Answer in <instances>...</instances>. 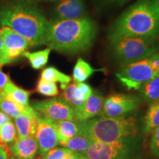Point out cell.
<instances>
[{
  "instance_id": "cell-29",
  "label": "cell",
  "mask_w": 159,
  "mask_h": 159,
  "mask_svg": "<svg viewBox=\"0 0 159 159\" xmlns=\"http://www.w3.org/2000/svg\"><path fill=\"white\" fill-rule=\"evenodd\" d=\"M150 147L152 153L159 158V126L152 131Z\"/></svg>"
},
{
  "instance_id": "cell-1",
  "label": "cell",
  "mask_w": 159,
  "mask_h": 159,
  "mask_svg": "<svg viewBox=\"0 0 159 159\" xmlns=\"http://www.w3.org/2000/svg\"><path fill=\"white\" fill-rule=\"evenodd\" d=\"M97 34V24L89 17L49 21L45 45L51 49L77 54L89 50Z\"/></svg>"
},
{
  "instance_id": "cell-32",
  "label": "cell",
  "mask_w": 159,
  "mask_h": 159,
  "mask_svg": "<svg viewBox=\"0 0 159 159\" xmlns=\"http://www.w3.org/2000/svg\"><path fill=\"white\" fill-rule=\"evenodd\" d=\"M4 65H7V63H6L5 54H4L3 38L0 32V66H2Z\"/></svg>"
},
{
  "instance_id": "cell-20",
  "label": "cell",
  "mask_w": 159,
  "mask_h": 159,
  "mask_svg": "<svg viewBox=\"0 0 159 159\" xmlns=\"http://www.w3.org/2000/svg\"><path fill=\"white\" fill-rule=\"evenodd\" d=\"M41 80L48 82L52 83H59L61 85V88L64 89L68 86L70 83L72 78L68 75H66L64 73L61 72L58 69L54 66H49L43 69L41 74Z\"/></svg>"
},
{
  "instance_id": "cell-10",
  "label": "cell",
  "mask_w": 159,
  "mask_h": 159,
  "mask_svg": "<svg viewBox=\"0 0 159 159\" xmlns=\"http://www.w3.org/2000/svg\"><path fill=\"white\" fill-rule=\"evenodd\" d=\"M0 32L3 38L4 54L7 64L11 63L22 56L30 47L25 38L7 27H2Z\"/></svg>"
},
{
  "instance_id": "cell-9",
  "label": "cell",
  "mask_w": 159,
  "mask_h": 159,
  "mask_svg": "<svg viewBox=\"0 0 159 159\" xmlns=\"http://www.w3.org/2000/svg\"><path fill=\"white\" fill-rule=\"evenodd\" d=\"M30 106L40 114L52 121H75L74 110L62 97L34 101L31 102Z\"/></svg>"
},
{
  "instance_id": "cell-15",
  "label": "cell",
  "mask_w": 159,
  "mask_h": 159,
  "mask_svg": "<svg viewBox=\"0 0 159 159\" xmlns=\"http://www.w3.org/2000/svg\"><path fill=\"white\" fill-rule=\"evenodd\" d=\"M103 102L104 97L102 94L98 91H93V93L85 101L83 108L79 111H74L75 121L80 122L100 116L102 111Z\"/></svg>"
},
{
  "instance_id": "cell-31",
  "label": "cell",
  "mask_w": 159,
  "mask_h": 159,
  "mask_svg": "<svg viewBox=\"0 0 159 159\" xmlns=\"http://www.w3.org/2000/svg\"><path fill=\"white\" fill-rule=\"evenodd\" d=\"M11 80L8 75L4 73L1 70V69H0V95L2 94L4 89H5V87L7 85V83L11 82Z\"/></svg>"
},
{
  "instance_id": "cell-23",
  "label": "cell",
  "mask_w": 159,
  "mask_h": 159,
  "mask_svg": "<svg viewBox=\"0 0 159 159\" xmlns=\"http://www.w3.org/2000/svg\"><path fill=\"white\" fill-rule=\"evenodd\" d=\"M50 52V48H47L43 50L34 52H25L23 53L22 56L28 60L33 69H41L48 63Z\"/></svg>"
},
{
  "instance_id": "cell-21",
  "label": "cell",
  "mask_w": 159,
  "mask_h": 159,
  "mask_svg": "<svg viewBox=\"0 0 159 159\" xmlns=\"http://www.w3.org/2000/svg\"><path fill=\"white\" fill-rule=\"evenodd\" d=\"M141 96L149 104L159 101V75H156L139 89Z\"/></svg>"
},
{
  "instance_id": "cell-28",
  "label": "cell",
  "mask_w": 159,
  "mask_h": 159,
  "mask_svg": "<svg viewBox=\"0 0 159 159\" xmlns=\"http://www.w3.org/2000/svg\"><path fill=\"white\" fill-rule=\"evenodd\" d=\"M75 152L65 148H53L42 155V159H66Z\"/></svg>"
},
{
  "instance_id": "cell-3",
  "label": "cell",
  "mask_w": 159,
  "mask_h": 159,
  "mask_svg": "<svg viewBox=\"0 0 159 159\" xmlns=\"http://www.w3.org/2000/svg\"><path fill=\"white\" fill-rule=\"evenodd\" d=\"M159 35V8L155 0H137L113 24L109 38L141 37L156 39Z\"/></svg>"
},
{
  "instance_id": "cell-19",
  "label": "cell",
  "mask_w": 159,
  "mask_h": 159,
  "mask_svg": "<svg viewBox=\"0 0 159 159\" xmlns=\"http://www.w3.org/2000/svg\"><path fill=\"white\" fill-rule=\"evenodd\" d=\"M102 71H103V69H94L83 59L78 58L73 69L72 79L75 83H84L95 72Z\"/></svg>"
},
{
  "instance_id": "cell-18",
  "label": "cell",
  "mask_w": 159,
  "mask_h": 159,
  "mask_svg": "<svg viewBox=\"0 0 159 159\" xmlns=\"http://www.w3.org/2000/svg\"><path fill=\"white\" fill-rule=\"evenodd\" d=\"M53 124L56 129L59 144L69 140L79 133L78 124L75 121H53Z\"/></svg>"
},
{
  "instance_id": "cell-6",
  "label": "cell",
  "mask_w": 159,
  "mask_h": 159,
  "mask_svg": "<svg viewBox=\"0 0 159 159\" xmlns=\"http://www.w3.org/2000/svg\"><path fill=\"white\" fill-rule=\"evenodd\" d=\"M116 77L128 90H139L156 76L149 58L123 64L116 74Z\"/></svg>"
},
{
  "instance_id": "cell-26",
  "label": "cell",
  "mask_w": 159,
  "mask_h": 159,
  "mask_svg": "<svg viewBox=\"0 0 159 159\" xmlns=\"http://www.w3.org/2000/svg\"><path fill=\"white\" fill-rule=\"evenodd\" d=\"M26 107H23L13 101L0 96V111L8 115L11 118L16 119L25 111Z\"/></svg>"
},
{
  "instance_id": "cell-27",
  "label": "cell",
  "mask_w": 159,
  "mask_h": 159,
  "mask_svg": "<svg viewBox=\"0 0 159 159\" xmlns=\"http://www.w3.org/2000/svg\"><path fill=\"white\" fill-rule=\"evenodd\" d=\"M35 90L39 94L47 97H55L59 94L58 88L55 83L48 82L40 79Z\"/></svg>"
},
{
  "instance_id": "cell-40",
  "label": "cell",
  "mask_w": 159,
  "mask_h": 159,
  "mask_svg": "<svg viewBox=\"0 0 159 159\" xmlns=\"http://www.w3.org/2000/svg\"><path fill=\"white\" fill-rule=\"evenodd\" d=\"M8 159H19V158H16V157H14V156H11V157H9Z\"/></svg>"
},
{
  "instance_id": "cell-35",
  "label": "cell",
  "mask_w": 159,
  "mask_h": 159,
  "mask_svg": "<svg viewBox=\"0 0 159 159\" xmlns=\"http://www.w3.org/2000/svg\"><path fill=\"white\" fill-rule=\"evenodd\" d=\"M11 120V118L8 116V115L6 114L5 113L3 112V111H0V128H1L2 125Z\"/></svg>"
},
{
  "instance_id": "cell-13",
  "label": "cell",
  "mask_w": 159,
  "mask_h": 159,
  "mask_svg": "<svg viewBox=\"0 0 159 159\" xmlns=\"http://www.w3.org/2000/svg\"><path fill=\"white\" fill-rule=\"evenodd\" d=\"M92 93L93 89L88 83H71L63 90L61 97L73 108L74 111H77L83 108L85 101Z\"/></svg>"
},
{
  "instance_id": "cell-17",
  "label": "cell",
  "mask_w": 159,
  "mask_h": 159,
  "mask_svg": "<svg viewBox=\"0 0 159 159\" xmlns=\"http://www.w3.org/2000/svg\"><path fill=\"white\" fill-rule=\"evenodd\" d=\"M0 96L10 99L23 107L29 106L30 91L25 90L14 84L12 81L7 83Z\"/></svg>"
},
{
  "instance_id": "cell-30",
  "label": "cell",
  "mask_w": 159,
  "mask_h": 159,
  "mask_svg": "<svg viewBox=\"0 0 159 159\" xmlns=\"http://www.w3.org/2000/svg\"><path fill=\"white\" fill-rule=\"evenodd\" d=\"M148 58L155 74L156 75H159V53L157 52Z\"/></svg>"
},
{
  "instance_id": "cell-12",
  "label": "cell",
  "mask_w": 159,
  "mask_h": 159,
  "mask_svg": "<svg viewBox=\"0 0 159 159\" xmlns=\"http://www.w3.org/2000/svg\"><path fill=\"white\" fill-rule=\"evenodd\" d=\"M86 13L84 0H60L53 11L55 20L81 19Z\"/></svg>"
},
{
  "instance_id": "cell-36",
  "label": "cell",
  "mask_w": 159,
  "mask_h": 159,
  "mask_svg": "<svg viewBox=\"0 0 159 159\" xmlns=\"http://www.w3.org/2000/svg\"><path fill=\"white\" fill-rule=\"evenodd\" d=\"M77 159H90V158H89L87 156H85V154L78 153V152H77Z\"/></svg>"
},
{
  "instance_id": "cell-2",
  "label": "cell",
  "mask_w": 159,
  "mask_h": 159,
  "mask_svg": "<svg viewBox=\"0 0 159 159\" xmlns=\"http://www.w3.org/2000/svg\"><path fill=\"white\" fill-rule=\"evenodd\" d=\"M49 21L31 3L18 2L0 8V26L25 38L31 47L45 44Z\"/></svg>"
},
{
  "instance_id": "cell-22",
  "label": "cell",
  "mask_w": 159,
  "mask_h": 159,
  "mask_svg": "<svg viewBox=\"0 0 159 159\" xmlns=\"http://www.w3.org/2000/svg\"><path fill=\"white\" fill-rule=\"evenodd\" d=\"M91 143V141L84 135L77 134L76 136L69 139L64 142L61 143L63 148L69 149L75 152L85 154Z\"/></svg>"
},
{
  "instance_id": "cell-4",
  "label": "cell",
  "mask_w": 159,
  "mask_h": 159,
  "mask_svg": "<svg viewBox=\"0 0 159 159\" xmlns=\"http://www.w3.org/2000/svg\"><path fill=\"white\" fill-rule=\"evenodd\" d=\"M79 134L91 142H122L134 140L139 132L136 119L133 116L93 118L77 122Z\"/></svg>"
},
{
  "instance_id": "cell-25",
  "label": "cell",
  "mask_w": 159,
  "mask_h": 159,
  "mask_svg": "<svg viewBox=\"0 0 159 159\" xmlns=\"http://www.w3.org/2000/svg\"><path fill=\"white\" fill-rule=\"evenodd\" d=\"M17 139V130L12 120L0 128V144L10 148Z\"/></svg>"
},
{
  "instance_id": "cell-11",
  "label": "cell",
  "mask_w": 159,
  "mask_h": 159,
  "mask_svg": "<svg viewBox=\"0 0 159 159\" xmlns=\"http://www.w3.org/2000/svg\"><path fill=\"white\" fill-rule=\"evenodd\" d=\"M35 138L36 139L39 152L42 156L47 151L55 148L59 144L57 131L53 121L38 112V126Z\"/></svg>"
},
{
  "instance_id": "cell-5",
  "label": "cell",
  "mask_w": 159,
  "mask_h": 159,
  "mask_svg": "<svg viewBox=\"0 0 159 159\" xmlns=\"http://www.w3.org/2000/svg\"><path fill=\"white\" fill-rule=\"evenodd\" d=\"M109 40L113 55L123 64L148 58L158 49L155 41L156 39L117 36L109 38Z\"/></svg>"
},
{
  "instance_id": "cell-7",
  "label": "cell",
  "mask_w": 159,
  "mask_h": 159,
  "mask_svg": "<svg viewBox=\"0 0 159 159\" xmlns=\"http://www.w3.org/2000/svg\"><path fill=\"white\" fill-rule=\"evenodd\" d=\"M134 147V140L115 143L91 142L85 155L90 159H130Z\"/></svg>"
},
{
  "instance_id": "cell-14",
  "label": "cell",
  "mask_w": 159,
  "mask_h": 159,
  "mask_svg": "<svg viewBox=\"0 0 159 159\" xmlns=\"http://www.w3.org/2000/svg\"><path fill=\"white\" fill-rule=\"evenodd\" d=\"M18 139L35 136L38 126V112L30 105L26 107L25 111L15 119Z\"/></svg>"
},
{
  "instance_id": "cell-34",
  "label": "cell",
  "mask_w": 159,
  "mask_h": 159,
  "mask_svg": "<svg viewBox=\"0 0 159 159\" xmlns=\"http://www.w3.org/2000/svg\"><path fill=\"white\" fill-rule=\"evenodd\" d=\"M9 152V148L7 147L0 144V159H8Z\"/></svg>"
},
{
  "instance_id": "cell-37",
  "label": "cell",
  "mask_w": 159,
  "mask_h": 159,
  "mask_svg": "<svg viewBox=\"0 0 159 159\" xmlns=\"http://www.w3.org/2000/svg\"><path fill=\"white\" fill-rule=\"evenodd\" d=\"M66 159H77V152H74L70 156H69Z\"/></svg>"
},
{
  "instance_id": "cell-16",
  "label": "cell",
  "mask_w": 159,
  "mask_h": 159,
  "mask_svg": "<svg viewBox=\"0 0 159 159\" xmlns=\"http://www.w3.org/2000/svg\"><path fill=\"white\" fill-rule=\"evenodd\" d=\"M13 156L19 159H34L39 152V146L35 136L18 139L9 148Z\"/></svg>"
},
{
  "instance_id": "cell-42",
  "label": "cell",
  "mask_w": 159,
  "mask_h": 159,
  "mask_svg": "<svg viewBox=\"0 0 159 159\" xmlns=\"http://www.w3.org/2000/svg\"><path fill=\"white\" fill-rule=\"evenodd\" d=\"M35 159H40V158H35Z\"/></svg>"
},
{
  "instance_id": "cell-38",
  "label": "cell",
  "mask_w": 159,
  "mask_h": 159,
  "mask_svg": "<svg viewBox=\"0 0 159 159\" xmlns=\"http://www.w3.org/2000/svg\"><path fill=\"white\" fill-rule=\"evenodd\" d=\"M18 2H26V3H31L33 0H17Z\"/></svg>"
},
{
  "instance_id": "cell-41",
  "label": "cell",
  "mask_w": 159,
  "mask_h": 159,
  "mask_svg": "<svg viewBox=\"0 0 159 159\" xmlns=\"http://www.w3.org/2000/svg\"><path fill=\"white\" fill-rule=\"evenodd\" d=\"M158 49H159V43H158Z\"/></svg>"
},
{
  "instance_id": "cell-39",
  "label": "cell",
  "mask_w": 159,
  "mask_h": 159,
  "mask_svg": "<svg viewBox=\"0 0 159 159\" xmlns=\"http://www.w3.org/2000/svg\"><path fill=\"white\" fill-rule=\"evenodd\" d=\"M155 2H156L157 6H158V8H159V0H155Z\"/></svg>"
},
{
  "instance_id": "cell-24",
  "label": "cell",
  "mask_w": 159,
  "mask_h": 159,
  "mask_svg": "<svg viewBox=\"0 0 159 159\" xmlns=\"http://www.w3.org/2000/svg\"><path fill=\"white\" fill-rule=\"evenodd\" d=\"M159 126V101L150 104L144 117V130L147 134Z\"/></svg>"
},
{
  "instance_id": "cell-8",
  "label": "cell",
  "mask_w": 159,
  "mask_h": 159,
  "mask_svg": "<svg viewBox=\"0 0 159 159\" xmlns=\"http://www.w3.org/2000/svg\"><path fill=\"white\" fill-rule=\"evenodd\" d=\"M140 98L136 95L126 94H112L104 98L101 116H125L136 111L140 105Z\"/></svg>"
},
{
  "instance_id": "cell-33",
  "label": "cell",
  "mask_w": 159,
  "mask_h": 159,
  "mask_svg": "<svg viewBox=\"0 0 159 159\" xmlns=\"http://www.w3.org/2000/svg\"><path fill=\"white\" fill-rule=\"evenodd\" d=\"M103 5H122L130 0H99Z\"/></svg>"
}]
</instances>
